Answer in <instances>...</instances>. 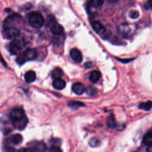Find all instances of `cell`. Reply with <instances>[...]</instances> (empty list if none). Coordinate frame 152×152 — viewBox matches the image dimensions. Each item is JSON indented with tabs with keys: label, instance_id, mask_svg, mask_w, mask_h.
Here are the masks:
<instances>
[{
	"label": "cell",
	"instance_id": "cell-12",
	"mask_svg": "<svg viewBox=\"0 0 152 152\" xmlns=\"http://www.w3.org/2000/svg\"><path fill=\"white\" fill-rule=\"evenodd\" d=\"M72 91L78 95L82 94L86 90V88L83 84L81 83H76L73 84L72 87Z\"/></svg>",
	"mask_w": 152,
	"mask_h": 152
},
{
	"label": "cell",
	"instance_id": "cell-17",
	"mask_svg": "<svg viewBox=\"0 0 152 152\" xmlns=\"http://www.w3.org/2000/svg\"><path fill=\"white\" fill-rule=\"evenodd\" d=\"M107 125L110 128H114L116 126V120L113 115H110L107 118Z\"/></svg>",
	"mask_w": 152,
	"mask_h": 152
},
{
	"label": "cell",
	"instance_id": "cell-26",
	"mask_svg": "<svg viewBox=\"0 0 152 152\" xmlns=\"http://www.w3.org/2000/svg\"><path fill=\"white\" fill-rule=\"evenodd\" d=\"M49 152H62L61 150L56 147H52L49 150Z\"/></svg>",
	"mask_w": 152,
	"mask_h": 152
},
{
	"label": "cell",
	"instance_id": "cell-29",
	"mask_svg": "<svg viewBox=\"0 0 152 152\" xmlns=\"http://www.w3.org/2000/svg\"><path fill=\"white\" fill-rule=\"evenodd\" d=\"M0 61H1V62L2 63V64L3 65H5V62L4 61V60L3 59V58H2L1 56V55H0Z\"/></svg>",
	"mask_w": 152,
	"mask_h": 152
},
{
	"label": "cell",
	"instance_id": "cell-7",
	"mask_svg": "<svg viewBox=\"0 0 152 152\" xmlns=\"http://www.w3.org/2000/svg\"><path fill=\"white\" fill-rule=\"evenodd\" d=\"M119 33L125 38H128L132 35V29L128 24H122L118 27Z\"/></svg>",
	"mask_w": 152,
	"mask_h": 152
},
{
	"label": "cell",
	"instance_id": "cell-22",
	"mask_svg": "<svg viewBox=\"0 0 152 152\" xmlns=\"http://www.w3.org/2000/svg\"><path fill=\"white\" fill-rule=\"evenodd\" d=\"M85 91H86L87 94H88V96H91L96 95L97 93V89L93 86H88V87H87L86 88Z\"/></svg>",
	"mask_w": 152,
	"mask_h": 152
},
{
	"label": "cell",
	"instance_id": "cell-6",
	"mask_svg": "<svg viewBox=\"0 0 152 152\" xmlns=\"http://www.w3.org/2000/svg\"><path fill=\"white\" fill-rule=\"evenodd\" d=\"M20 34V31L17 28L8 27L4 28L2 31V36L7 39H11L17 37Z\"/></svg>",
	"mask_w": 152,
	"mask_h": 152
},
{
	"label": "cell",
	"instance_id": "cell-19",
	"mask_svg": "<svg viewBox=\"0 0 152 152\" xmlns=\"http://www.w3.org/2000/svg\"><path fill=\"white\" fill-rule=\"evenodd\" d=\"M11 141H12V142L14 144L18 145V144H20L22 142V141H23V137L20 134H15V135H14L12 137Z\"/></svg>",
	"mask_w": 152,
	"mask_h": 152
},
{
	"label": "cell",
	"instance_id": "cell-21",
	"mask_svg": "<svg viewBox=\"0 0 152 152\" xmlns=\"http://www.w3.org/2000/svg\"><path fill=\"white\" fill-rule=\"evenodd\" d=\"M62 75H63L62 71L59 68H55L53 70V71L52 72V77L54 79L58 78H61V77L62 76Z\"/></svg>",
	"mask_w": 152,
	"mask_h": 152
},
{
	"label": "cell",
	"instance_id": "cell-14",
	"mask_svg": "<svg viewBox=\"0 0 152 152\" xmlns=\"http://www.w3.org/2000/svg\"><path fill=\"white\" fill-rule=\"evenodd\" d=\"M36 73L33 71H28L24 74V78L26 82L30 83L36 80Z\"/></svg>",
	"mask_w": 152,
	"mask_h": 152
},
{
	"label": "cell",
	"instance_id": "cell-4",
	"mask_svg": "<svg viewBox=\"0 0 152 152\" xmlns=\"http://www.w3.org/2000/svg\"><path fill=\"white\" fill-rule=\"evenodd\" d=\"M29 24L34 28H40L44 24V18L42 14L37 12H32L28 15Z\"/></svg>",
	"mask_w": 152,
	"mask_h": 152
},
{
	"label": "cell",
	"instance_id": "cell-8",
	"mask_svg": "<svg viewBox=\"0 0 152 152\" xmlns=\"http://www.w3.org/2000/svg\"><path fill=\"white\" fill-rule=\"evenodd\" d=\"M70 56L72 59L77 63H80L82 61L83 56L81 52L77 49H72L70 51Z\"/></svg>",
	"mask_w": 152,
	"mask_h": 152
},
{
	"label": "cell",
	"instance_id": "cell-5",
	"mask_svg": "<svg viewBox=\"0 0 152 152\" xmlns=\"http://www.w3.org/2000/svg\"><path fill=\"white\" fill-rule=\"evenodd\" d=\"M24 43L23 40L15 39L10 45V51L13 55L18 53L24 48Z\"/></svg>",
	"mask_w": 152,
	"mask_h": 152
},
{
	"label": "cell",
	"instance_id": "cell-25",
	"mask_svg": "<svg viewBox=\"0 0 152 152\" xmlns=\"http://www.w3.org/2000/svg\"><path fill=\"white\" fill-rule=\"evenodd\" d=\"M18 152H37V151L33 148H24L20 150Z\"/></svg>",
	"mask_w": 152,
	"mask_h": 152
},
{
	"label": "cell",
	"instance_id": "cell-23",
	"mask_svg": "<svg viewBox=\"0 0 152 152\" xmlns=\"http://www.w3.org/2000/svg\"><path fill=\"white\" fill-rule=\"evenodd\" d=\"M89 144L91 147H97L100 144V141L96 138H93L90 140Z\"/></svg>",
	"mask_w": 152,
	"mask_h": 152
},
{
	"label": "cell",
	"instance_id": "cell-3",
	"mask_svg": "<svg viewBox=\"0 0 152 152\" xmlns=\"http://www.w3.org/2000/svg\"><path fill=\"white\" fill-rule=\"evenodd\" d=\"M23 22V17L19 14H12L8 16L4 21V28L8 27L17 28Z\"/></svg>",
	"mask_w": 152,
	"mask_h": 152
},
{
	"label": "cell",
	"instance_id": "cell-13",
	"mask_svg": "<svg viewBox=\"0 0 152 152\" xmlns=\"http://www.w3.org/2000/svg\"><path fill=\"white\" fill-rule=\"evenodd\" d=\"M100 77H101L100 72L97 70H94L91 72L89 77V79L91 82L93 83H96L100 80Z\"/></svg>",
	"mask_w": 152,
	"mask_h": 152
},
{
	"label": "cell",
	"instance_id": "cell-1",
	"mask_svg": "<svg viewBox=\"0 0 152 152\" xmlns=\"http://www.w3.org/2000/svg\"><path fill=\"white\" fill-rule=\"evenodd\" d=\"M10 117L13 126L19 130L24 129L28 123V119L24 110L21 109H13Z\"/></svg>",
	"mask_w": 152,
	"mask_h": 152
},
{
	"label": "cell",
	"instance_id": "cell-28",
	"mask_svg": "<svg viewBox=\"0 0 152 152\" xmlns=\"http://www.w3.org/2000/svg\"><path fill=\"white\" fill-rule=\"evenodd\" d=\"M147 152H152V145H151L147 147Z\"/></svg>",
	"mask_w": 152,
	"mask_h": 152
},
{
	"label": "cell",
	"instance_id": "cell-10",
	"mask_svg": "<svg viewBox=\"0 0 152 152\" xmlns=\"http://www.w3.org/2000/svg\"><path fill=\"white\" fill-rule=\"evenodd\" d=\"M92 27L95 32L100 35H102L106 32L105 27L98 21H94L92 23Z\"/></svg>",
	"mask_w": 152,
	"mask_h": 152
},
{
	"label": "cell",
	"instance_id": "cell-2",
	"mask_svg": "<svg viewBox=\"0 0 152 152\" xmlns=\"http://www.w3.org/2000/svg\"><path fill=\"white\" fill-rule=\"evenodd\" d=\"M37 56V53L35 49L28 48L18 55L16 59V61L18 64L22 65L26 62L35 59Z\"/></svg>",
	"mask_w": 152,
	"mask_h": 152
},
{
	"label": "cell",
	"instance_id": "cell-20",
	"mask_svg": "<svg viewBox=\"0 0 152 152\" xmlns=\"http://www.w3.org/2000/svg\"><path fill=\"white\" fill-rule=\"evenodd\" d=\"M89 5L93 7H99L104 2V0H88Z\"/></svg>",
	"mask_w": 152,
	"mask_h": 152
},
{
	"label": "cell",
	"instance_id": "cell-9",
	"mask_svg": "<svg viewBox=\"0 0 152 152\" xmlns=\"http://www.w3.org/2000/svg\"><path fill=\"white\" fill-rule=\"evenodd\" d=\"M50 31L55 35H60L64 32V28L59 24L53 22L50 26Z\"/></svg>",
	"mask_w": 152,
	"mask_h": 152
},
{
	"label": "cell",
	"instance_id": "cell-15",
	"mask_svg": "<svg viewBox=\"0 0 152 152\" xmlns=\"http://www.w3.org/2000/svg\"><path fill=\"white\" fill-rule=\"evenodd\" d=\"M142 144L146 146L152 145V133H147L144 135L142 141Z\"/></svg>",
	"mask_w": 152,
	"mask_h": 152
},
{
	"label": "cell",
	"instance_id": "cell-27",
	"mask_svg": "<svg viewBox=\"0 0 152 152\" xmlns=\"http://www.w3.org/2000/svg\"><path fill=\"white\" fill-rule=\"evenodd\" d=\"M133 59H123V60H121V59H118V61H121V62H123V63H126V62H129L130 61H131Z\"/></svg>",
	"mask_w": 152,
	"mask_h": 152
},
{
	"label": "cell",
	"instance_id": "cell-18",
	"mask_svg": "<svg viewBox=\"0 0 152 152\" xmlns=\"http://www.w3.org/2000/svg\"><path fill=\"white\" fill-rule=\"evenodd\" d=\"M139 108L144 110H150L152 108V102L147 101L145 102L141 103L139 104Z\"/></svg>",
	"mask_w": 152,
	"mask_h": 152
},
{
	"label": "cell",
	"instance_id": "cell-16",
	"mask_svg": "<svg viewBox=\"0 0 152 152\" xmlns=\"http://www.w3.org/2000/svg\"><path fill=\"white\" fill-rule=\"evenodd\" d=\"M84 106V104L83 103L78 101H71L68 103V106L72 109H77Z\"/></svg>",
	"mask_w": 152,
	"mask_h": 152
},
{
	"label": "cell",
	"instance_id": "cell-30",
	"mask_svg": "<svg viewBox=\"0 0 152 152\" xmlns=\"http://www.w3.org/2000/svg\"><path fill=\"white\" fill-rule=\"evenodd\" d=\"M148 4L150 7L152 8V0H148Z\"/></svg>",
	"mask_w": 152,
	"mask_h": 152
},
{
	"label": "cell",
	"instance_id": "cell-11",
	"mask_svg": "<svg viewBox=\"0 0 152 152\" xmlns=\"http://www.w3.org/2000/svg\"><path fill=\"white\" fill-rule=\"evenodd\" d=\"M53 87L56 90H62L66 86L65 81L61 78H55L52 82Z\"/></svg>",
	"mask_w": 152,
	"mask_h": 152
},
{
	"label": "cell",
	"instance_id": "cell-24",
	"mask_svg": "<svg viewBox=\"0 0 152 152\" xmlns=\"http://www.w3.org/2000/svg\"><path fill=\"white\" fill-rule=\"evenodd\" d=\"M139 16V13L138 11H132L130 12L129 13V17L131 18H133V19H135L137 18H138Z\"/></svg>",
	"mask_w": 152,
	"mask_h": 152
}]
</instances>
